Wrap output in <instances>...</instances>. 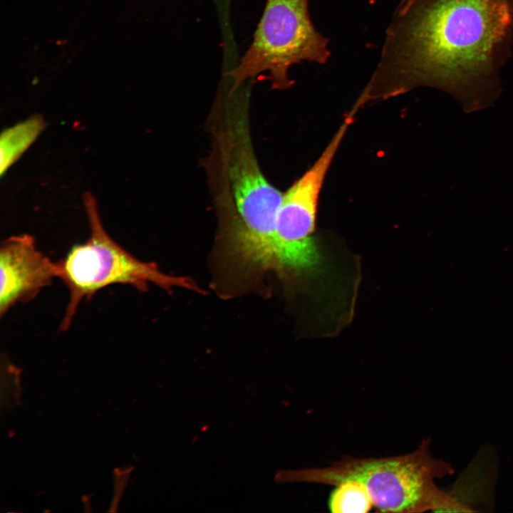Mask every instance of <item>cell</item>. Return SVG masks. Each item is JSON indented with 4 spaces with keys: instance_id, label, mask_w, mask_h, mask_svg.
Listing matches in <instances>:
<instances>
[{
    "instance_id": "obj_1",
    "label": "cell",
    "mask_w": 513,
    "mask_h": 513,
    "mask_svg": "<svg viewBox=\"0 0 513 513\" xmlns=\"http://www.w3.org/2000/svg\"><path fill=\"white\" fill-rule=\"evenodd\" d=\"M512 38L513 0H401L362 93L369 100L420 86L461 96L495 91Z\"/></svg>"
},
{
    "instance_id": "obj_2",
    "label": "cell",
    "mask_w": 513,
    "mask_h": 513,
    "mask_svg": "<svg viewBox=\"0 0 513 513\" xmlns=\"http://www.w3.org/2000/svg\"><path fill=\"white\" fill-rule=\"evenodd\" d=\"M231 86L218 96L209 122L206 167L213 200L234 253L245 264L268 270L283 193L264 175L252 142L249 92Z\"/></svg>"
},
{
    "instance_id": "obj_3",
    "label": "cell",
    "mask_w": 513,
    "mask_h": 513,
    "mask_svg": "<svg viewBox=\"0 0 513 513\" xmlns=\"http://www.w3.org/2000/svg\"><path fill=\"white\" fill-rule=\"evenodd\" d=\"M430 439L422 440L413 452L389 457L345 456L325 467L279 472V482H311L336 485L348 480L362 482L373 507L381 512H440L445 499L437 480L453 475L455 468L433 456Z\"/></svg>"
},
{
    "instance_id": "obj_4",
    "label": "cell",
    "mask_w": 513,
    "mask_h": 513,
    "mask_svg": "<svg viewBox=\"0 0 513 513\" xmlns=\"http://www.w3.org/2000/svg\"><path fill=\"white\" fill-rule=\"evenodd\" d=\"M83 202L90 224V236L73 245L58 264L59 276L68 290V301L60 325L69 328L78 306L100 289L114 284L129 285L140 291L150 284L165 290L182 287L199 290L188 278L167 274L154 262L143 261L118 244L106 232L95 197L86 193Z\"/></svg>"
},
{
    "instance_id": "obj_5",
    "label": "cell",
    "mask_w": 513,
    "mask_h": 513,
    "mask_svg": "<svg viewBox=\"0 0 513 513\" xmlns=\"http://www.w3.org/2000/svg\"><path fill=\"white\" fill-rule=\"evenodd\" d=\"M309 0H266L252 41L229 76L232 86L267 72L272 88L293 85L289 70L303 61L324 64L331 56L328 38L314 27Z\"/></svg>"
},
{
    "instance_id": "obj_6",
    "label": "cell",
    "mask_w": 513,
    "mask_h": 513,
    "mask_svg": "<svg viewBox=\"0 0 513 513\" xmlns=\"http://www.w3.org/2000/svg\"><path fill=\"white\" fill-rule=\"evenodd\" d=\"M320 190L316 182L301 177L283 194L274 234V269L304 271L318 262L312 234Z\"/></svg>"
},
{
    "instance_id": "obj_7",
    "label": "cell",
    "mask_w": 513,
    "mask_h": 513,
    "mask_svg": "<svg viewBox=\"0 0 513 513\" xmlns=\"http://www.w3.org/2000/svg\"><path fill=\"white\" fill-rule=\"evenodd\" d=\"M59 267L37 247L30 234L12 236L0 248V316L16 304L35 298L55 278Z\"/></svg>"
},
{
    "instance_id": "obj_8",
    "label": "cell",
    "mask_w": 513,
    "mask_h": 513,
    "mask_svg": "<svg viewBox=\"0 0 513 513\" xmlns=\"http://www.w3.org/2000/svg\"><path fill=\"white\" fill-rule=\"evenodd\" d=\"M498 461L490 447L477 451L457 480L446 488L440 512L489 511L494 503Z\"/></svg>"
},
{
    "instance_id": "obj_9",
    "label": "cell",
    "mask_w": 513,
    "mask_h": 513,
    "mask_svg": "<svg viewBox=\"0 0 513 513\" xmlns=\"http://www.w3.org/2000/svg\"><path fill=\"white\" fill-rule=\"evenodd\" d=\"M45 127L43 119L35 115L2 133L0 140L1 175L29 147Z\"/></svg>"
},
{
    "instance_id": "obj_10",
    "label": "cell",
    "mask_w": 513,
    "mask_h": 513,
    "mask_svg": "<svg viewBox=\"0 0 513 513\" xmlns=\"http://www.w3.org/2000/svg\"><path fill=\"white\" fill-rule=\"evenodd\" d=\"M328 507L333 513H366L373 507V504L362 482L348 480L336 485L328 499Z\"/></svg>"
}]
</instances>
